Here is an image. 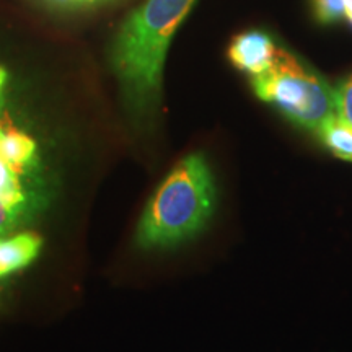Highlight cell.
Instances as JSON below:
<instances>
[{
  "mask_svg": "<svg viewBox=\"0 0 352 352\" xmlns=\"http://www.w3.org/2000/svg\"><path fill=\"white\" fill-rule=\"evenodd\" d=\"M195 3L196 0H147L127 16L114 39L113 69L126 104L138 116L158 107L166 52Z\"/></svg>",
  "mask_w": 352,
  "mask_h": 352,
  "instance_id": "obj_1",
  "label": "cell"
},
{
  "mask_svg": "<svg viewBox=\"0 0 352 352\" xmlns=\"http://www.w3.org/2000/svg\"><path fill=\"white\" fill-rule=\"evenodd\" d=\"M212 171L202 153L178 162L148 201L135 243L140 248H171L204 230L215 209Z\"/></svg>",
  "mask_w": 352,
  "mask_h": 352,
  "instance_id": "obj_2",
  "label": "cell"
},
{
  "mask_svg": "<svg viewBox=\"0 0 352 352\" xmlns=\"http://www.w3.org/2000/svg\"><path fill=\"white\" fill-rule=\"evenodd\" d=\"M252 87L259 100L276 107L303 129L316 132L336 114L334 88L284 50L270 70L252 77Z\"/></svg>",
  "mask_w": 352,
  "mask_h": 352,
  "instance_id": "obj_3",
  "label": "cell"
},
{
  "mask_svg": "<svg viewBox=\"0 0 352 352\" xmlns=\"http://www.w3.org/2000/svg\"><path fill=\"white\" fill-rule=\"evenodd\" d=\"M279 51L266 33L248 32L233 39L228 47V57L236 69L256 77L274 65Z\"/></svg>",
  "mask_w": 352,
  "mask_h": 352,
  "instance_id": "obj_4",
  "label": "cell"
},
{
  "mask_svg": "<svg viewBox=\"0 0 352 352\" xmlns=\"http://www.w3.org/2000/svg\"><path fill=\"white\" fill-rule=\"evenodd\" d=\"M43 240L36 233L25 232L12 239H0V276L28 266L39 254Z\"/></svg>",
  "mask_w": 352,
  "mask_h": 352,
  "instance_id": "obj_5",
  "label": "cell"
},
{
  "mask_svg": "<svg viewBox=\"0 0 352 352\" xmlns=\"http://www.w3.org/2000/svg\"><path fill=\"white\" fill-rule=\"evenodd\" d=\"M316 134L333 155L352 162V126L333 114L316 129Z\"/></svg>",
  "mask_w": 352,
  "mask_h": 352,
  "instance_id": "obj_6",
  "label": "cell"
},
{
  "mask_svg": "<svg viewBox=\"0 0 352 352\" xmlns=\"http://www.w3.org/2000/svg\"><path fill=\"white\" fill-rule=\"evenodd\" d=\"M315 19L323 25L336 23L346 19V8L342 0H310Z\"/></svg>",
  "mask_w": 352,
  "mask_h": 352,
  "instance_id": "obj_7",
  "label": "cell"
},
{
  "mask_svg": "<svg viewBox=\"0 0 352 352\" xmlns=\"http://www.w3.org/2000/svg\"><path fill=\"white\" fill-rule=\"evenodd\" d=\"M334 109L341 120L352 126V76L334 88Z\"/></svg>",
  "mask_w": 352,
  "mask_h": 352,
  "instance_id": "obj_8",
  "label": "cell"
},
{
  "mask_svg": "<svg viewBox=\"0 0 352 352\" xmlns=\"http://www.w3.org/2000/svg\"><path fill=\"white\" fill-rule=\"evenodd\" d=\"M50 2L60 3V6H90V3L100 2V0H50Z\"/></svg>",
  "mask_w": 352,
  "mask_h": 352,
  "instance_id": "obj_9",
  "label": "cell"
},
{
  "mask_svg": "<svg viewBox=\"0 0 352 352\" xmlns=\"http://www.w3.org/2000/svg\"><path fill=\"white\" fill-rule=\"evenodd\" d=\"M342 3H344L346 8V19L349 23H352V0H342Z\"/></svg>",
  "mask_w": 352,
  "mask_h": 352,
  "instance_id": "obj_10",
  "label": "cell"
},
{
  "mask_svg": "<svg viewBox=\"0 0 352 352\" xmlns=\"http://www.w3.org/2000/svg\"><path fill=\"white\" fill-rule=\"evenodd\" d=\"M351 25H352V23H351Z\"/></svg>",
  "mask_w": 352,
  "mask_h": 352,
  "instance_id": "obj_11",
  "label": "cell"
}]
</instances>
